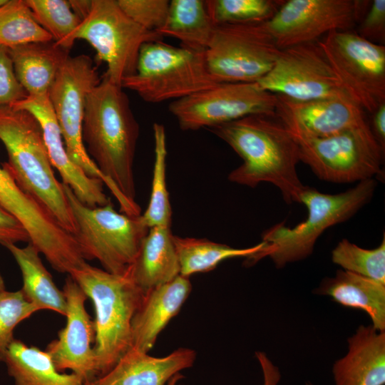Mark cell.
I'll list each match as a JSON object with an SVG mask.
<instances>
[{
  "mask_svg": "<svg viewBox=\"0 0 385 385\" xmlns=\"http://www.w3.org/2000/svg\"><path fill=\"white\" fill-rule=\"evenodd\" d=\"M208 129L243 160L230 173V182L251 188L270 183L287 204L300 203L305 185L297 171L298 145L276 115H247Z\"/></svg>",
  "mask_w": 385,
  "mask_h": 385,
  "instance_id": "obj_1",
  "label": "cell"
},
{
  "mask_svg": "<svg viewBox=\"0 0 385 385\" xmlns=\"http://www.w3.org/2000/svg\"><path fill=\"white\" fill-rule=\"evenodd\" d=\"M138 136L139 125L128 96L104 76L87 96L82 138L101 173L133 203H137L133 162Z\"/></svg>",
  "mask_w": 385,
  "mask_h": 385,
  "instance_id": "obj_2",
  "label": "cell"
},
{
  "mask_svg": "<svg viewBox=\"0 0 385 385\" xmlns=\"http://www.w3.org/2000/svg\"><path fill=\"white\" fill-rule=\"evenodd\" d=\"M0 140L8 162L3 167L20 188L42 205L58 224L74 235L75 220L63 184L56 178L36 118L24 110L0 107Z\"/></svg>",
  "mask_w": 385,
  "mask_h": 385,
  "instance_id": "obj_3",
  "label": "cell"
},
{
  "mask_svg": "<svg viewBox=\"0 0 385 385\" xmlns=\"http://www.w3.org/2000/svg\"><path fill=\"white\" fill-rule=\"evenodd\" d=\"M68 275L93 304V347L99 377L131 348L132 320L145 292L127 272L113 274L87 262Z\"/></svg>",
  "mask_w": 385,
  "mask_h": 385,
  "instance_id": "obj_4",
  "label": "cell"
},
{
  "mask_svg": "<svg viewBox=\"0 0 385 385\" xmlns=\"http://www.w3.org/2000/svg\"><path fill=\"white\" fill-rule=\"evenodd\" d=\"M376 185L375 179H368L338 194L323 193L305 185L300 203L307 207V218L293 227L282 222L267 229L262 235L265 247L247 262L251 265L269 257L281 268L307 257L327 228L349 220L371 199Z\"/></svg>",
  "mask_w": 385,
  "mask_h": 385,
  "instance_id": "obj_5",
  "label": "cell"
},
{
  "mask_svg": "<svg viewBox=\"0 0 385 385\" xmlns=\"http://www.w3.org/2000/svg\"><path fill=\"white\" fill-rule=\"evenodd\" d=\"M62 184L76 223L73 236L83 258L98 260L110 273H125L150 229L142 215L118 212L111 201L103 206H87Z\"/></svg>",
  "mask_w": 385,
  "mask_h": 385,
  "instance_id": "obj_6",
  "label": "cell"
},
{
  "mask_svg": "<svg viewBox=\"0 0 385 385\" xmlns=\"http://www.w3.org/2000/svg\"><path fill=\"white\" fill-rule=\"evenodd\" d=\"M217 83L207 68L205 52L158 41L141 47L135 73L125 78L121 86L155 103L174 101Z\"/></svg>",
  "mask_w": 385,
  "mask_h": 385,
  "instance_id": "obj_7",
  "label": "cell"
},
{
  "mask_svg": "<svg viewBox=\"0 0 385 385\" xmlns=\"http://www.w3.org/2000/svg\"><path fill=\"white\" fill-rule=\"evenodd\" d=\"M101 78L91 58L86 55L68 57L49 89L51 103L69 158L88 176L101 180L111 190L120 207L128 204L101 173L88 155L82 138L86 98Z\"/></svg>",
  "mask_w": 385,
  "mask_h": 385,
  "instance_id": "obj_8",
  "label": "cell"
},
{
  "mask_svg": "<svg viewBox=\"0 0 385 385\" xmlns=\"http://www.w3.org/2000/svg\"><path fill=\"white\" fill-rule=\"evenodd\" d=\"M293 138L298 145L300 161L324 181L361 182L382 172L384 149L368 123L328 137Z\"/></svg>",
  "mask_w": 385,
  "mask_h": 385,
  "instance_id": "obj_9",
  "label": "cell"
},
{
  "mask_svg": "<svg viewBox=\"0 0 385 385\" xmlns=\"http://www.w3.org/2000/svg\"><path fill=\"white\" fill-rule=\"evenodd\" d=\"M73 38L88 42L107 65L104 76L122 87L123 81L136 71L141 47L161 41L163 36L136 24L117 0H92L90 13L81 21Z\"/></svg>",
  "mask_w": 385,
  "mask_h": 385,
  "instance_id": "obj_10",
  "label": "cell"
},
{
  "mask_svg": "<svg viewBox=\"0 0 385 385\" xmlns=\"http://www.w3.org/2000/svg\"><path fill=\"white\" fill-rule=\"evenodd\" d=\"M280 49L265 23L215 25L205 51L218 83L257 82L273 67Z\"/></svg>",
  "mask_w": 385,
  "mask_h": 385,
  "instance_id": "obj_11",
  "label": "cell"
},
{
  "mask_svg": "<svg viewBox=\"0 0 385 385\" xmlns=\"http://www.w3.org/2000/svg\"><path fill=\"white\" fill-rule=\"evenodd\" d=\"M319 46L344 91L364 111L385 102V46L353 31H332Z\"/></svg>",
  "mask_w": 385,
  "mask_h": 385,
  "instance_id": "obj_12",
  "label": "cell"
},
{
  "mask_svg": "<svg viewBox=\"0 0 385 385\" xmlns=\"http://www.w3.org/2000/svg\"><path fill=\"white\" fill-rule=\"evenodd\" d=\"M277 101L257 82L219 83L172 101L168 108L182 130H195L251 115H275Z\"/></svg>",
  "mask_w": 385,
  "mask_h": 385,
  "instance_id": "obj_13",
  "label": "cell"
},
{
  "mask_svg": "<svg viewBox=\"0 0 385 385\" xmlns=\"http://www.w3.org/2000/svg\"><path fill=\"white\" fill-rule=\"evenodd\" d=\"M371 1L288 0L265 22L279 49L314 43L332 31H352Z\"/></svg>",
  "mask_w": 385,
  "mask_h": 385,
  "instance_id": "obj_14",
  "label": "cell"
},
{
  "mask_svg": "<svg viewBox=\"0 0 385 385\" xmlns=\"http://www.w3.org/2000/svg\"><path fill=\"white\" fill-rule=\"evenodd\" d=\"M257 83L268 92L295 101L351 98L317 42L280 49L272 69Z\"/></svg>",
  "mask_w": 385,
  "mask_h": 385,
  "instance_id": "obj_15",
  "label": "cell"
},
{
  "mask_svg": "<svg viewBox=\"0 0 385 385\" xmlns=\"http://www.w3.org/2000/svg\"><path fill=\"white\" fill-rule=\"evenodd\" d=\"M62 290L66 301V324L58 332L57 339L51 341L45 351L59 371L71 370L86 384L98 377L92 346L95 341L93 320L85 307L88 297L68 274Z\"/></svg>",
  "mask_w": 385,
  "mask_h": 385,
  "instance_id": "obj_16",
  "label": "cell"
},
{
  "mask_svg": "<svg viewBox=\"0 0 385 385\" xmlns=\"http://www.w3.org/2000/svg\"><path fill=\"white\" fill-rule=\"evenodd\" d=\"M276 96V116L293 137L324 138L367 123L364 111L351 98L299 101Z\"/></svg>",
  "mask_w": 385,
  "mask_h": 385,
  "instance_id": "obj_17",
  "label": "cell"
},
{
  "mask_svg": "<svg viewBox=\"0 0 385 385\" xmlns=\"http://www.w3.org/2000/svg\"><path fill=\"white\" fill-rule=\"evenodd\" d=\"M11 107L24 110L38 120L51 164L77 198L89 207L103 206L111 200L103 190V183L88 176L69 158L61 131L48 95L29 96Z\"/></svg>",
  "mask_w": 385,
  "mask_h": 385,
  "instance_id": "obj_18",
  "label": "cell"
},
{
  "mask_svg": "<svg viewBox=\"0 0 385 385\" xmlns=\"http://www.w3.org/2000/svg\"><path fill=\"white\" fill-rule=\"evenodd\" d=\"M189 277L173 280L145 293L131 324V347L148 353L159 334L179 312L191 291Z\"/></svg>",
  "mask_w": 385,
  "mask_h": 385,
  "instance_id": "obj_19",
  "label": "cell"
},
{
  "mask_svg": "<svg viewBox=\"0 0 385 385\" xmlns=\"http://www.w3.org/2000/svg\"><path fill=\"white\" fill-rule=\"evenodd\" d=\"M194 350L180 347L163 357L130 348L105 374L84 385H165L181 371L192 366Z\"/></svg>",
  "mask_w": 385,
  "mask_h": 385,
  "instance_id": "obj_20",
  "label": "cell"
},
{
  "mask_svg": "<svg viewBox=\"0 0 385 385\" xmlns=\"http://www.w3.org/2000/svg\"><path fill=\"white\" fill-rule=\"evenodd\" d=\"M333 367L336 385H384L385 331L361 325Z\"/></svg>",
  "mask_w": 385,
  "mask_h": 385,
  "instance_id": "obj_21",
  "label": "cell"
},
{
  "mask_svg": "<svg viewBox=\"0 0 385 385\" xmlns=\"http://www.w3.org/2000/svg\"><path fill=\"white\" fill-rule=\"evenodd\" d=\"M126 272L145 292L180 275L170 227H150Z\"/></svg>",
  "mask_w": 385,
  "mask_h": 385,
  "instance_id": "obj_22",
  "label": "cell"
},
{
  "mask_svg": "<svg viewBox=\"0 0 385 385\" xmlns=\"http://www.w3.org/2000/svg\"><path fill=\"white\" fill-rule=\"evenodd\" d=\"M16 76L29 96L48 95L69 57V50L55 41L34 42L9 49Z\"/></svg>",
  "mask_w": 385,
  "mask_h": 385,
  "instance_id": "obj_23",
  "label": "cell"
},
{
  "mask_svg": "<svg viewBox=\"0 0 385 385\" xmlns=\"http://www.w3.org/2000/svg\"><path fill=\"white\" fill-rule=\"evenodd\" d=\"M316 292L344 307L364 310L376 330L385 331V284L342 270L324 279Z\"/></svg>",
  "mask_w": 385,
  "mask_h": 385,
  "instance_id": "obj_24",
  "label": "cell"
},
{
  "mask_svg": "<svg viewBox=\"0 0 385 385\" xmlns=\"http://www.w3.org/2000/svg\"><path fill=\"white\" fill-rule=\"evenodd\" d=\"M0 361L15 385H84L83 379L71 372L59 371L50 355L34 346L14 339L3 351Z\"/></svg>",
  "mask_w": 385,
  "mask_h": 385,
  "instance_id": "obj_25",
  "label": "cell"
},
{
  "mask_svg": "<svg viewBox=\"0 0 385 385\" xmlns=\"http://www.w3.org/2000/svg\"><path fill=\"white\" fill-rule=\"evenodd\" d=\"M16 260L22 275L25 298L39 310L49 309L65 316L66 301L63 290L56 285L43 265L39 252L31 243L26 247L10 244L5 247Z\"/></svg>",
  "mask_w": 385,
  "mask_h": 385,
  "instance_id": "obj_26",
  "label": "cell"
},
{
  "mask_svg": "<svg viewBox=\"0 0 385 385\" xmlns=\"http://www.w3.org/2000/svg\"><path fill=\"white\" fill-rule=\"evenodd\" d=\"M215 24L203 0H172L165 25L158 31L163 37L178 39L181 47L204 53Z\"/></svg>",
  "mask_w": 385,
  "mask_h": 385,
  "instance_id": "obj_27",
  "label": "cell"
},
{
  "mask_svg": "<svg viewBox=\"0 0 385 385\" xmlns=\"http://www.w3.org/2000/svg\"><path fill=\"white\" fill-rule=\"evenodd\" d=\"M180 274L190 275L214 270L221 262L235 257L250 259L266 246L264 241L247 248H235L205 238L181 237L173 235Z\"/></svg>",
  "mask_w": 385,
  "mask_h": 385,
  "instance_id": "obj_28",
  "label": "cell"
},
{
  "mask_svg": "<svg viewBox=\"0 0 385 385\" xmlns=\"http://www.w3.org/2000/svg\"><path fill=\"white\" fill-rule=\"evenodd\" d=\"M154 164L148 205L142 215L149 227H170L172 210L166 185V135L163 125L154 123Z\"/></svg>",
  "mask_w": 385,
  "mask_h": 385,
  "instance_id": "obj_29",
  "label": "cell"
},
{
  "mask_svg": "<svg viewBox=\"0 0 385 385\" xmlns=\"http://www.w3.org/2000/svg\"><path fill=\"white\" fill-rule=\"evenodd\" d=\"M51 41V36L36 21L25 0H9L0 8L1 46L11 49Z\"/></svg>",
  "mask_w": 385,
  "mask_h": 385,
  "instance_id": "obj_30",
  "label": "cell"
},
{
  "mask_svg": "<svg viewBox=\"0 0 385 385\" xmlns=\"http://www.w3.org/2000/svg\"><path fill=\"white\" fill-rule=\"evenodd\" d=\"M34 19L58 45L70 50L81 20L67 0H25Z\"/></svg>",
  "mask_w": 385,
  "mask_h": 385,
  "instance_id": "obj_31",
  "label": "cell"
},
{
  "mask_svg": "<svg viewBox=\"0 0 385 385\" xmlns=\"http://www.w3.org/2000/svg\"><path fill=\"white\" fill-rule=\"evenodd\" d=\"M282 0H206L208 14L215 25L260 24L270 20Z\"/></svg>",
  "mask_w": 385,
  "mask_h": 385,
  "instance_id": "obj_32",
  "label": "cell"
},
{
  "mask_svg": "<svg viewBox=\"0 0 385 385\" xmlns=\"http://www.w3.org/2000/svg\"><path fill=\"white\" fill-rule=\"evenodd\" d=\"M332 260L344 270L385 284V237L376 248H361L346 239L332 252Z\"/></svg>",
  "mask_w": 385,
  "mask_h": 385,
  "instance_id": "obj_33",
  "label": "cell"
},
{
  "mask_svg": "<svg viewBox=\"0 0 385 385\" xmlns=\"http://www.w3.org/2000/svg\"><path fill=\"white\" fill-rule=\"evenodd\" d=\"M38 311L39 309L25 298L21 289H5L0 293V352L14 339L16 327Z\"/></svg>",
  "mask_w": 385,
  "mask_h": 385,
  "instance_id": "obj_34",
  "label": "cell"
},
{
  "mask_svg": "<svg viewBox=\"0 0 385 385\" xmlns=\"http://www.w3.org/2000/svg\"><path fill=\"white\" fill-rule=\"evenodd\" d=\"M0 206L24 225L33 222L41 212L40 204L20 188L3 166L0 167Z\"/></svg>",
  "mask_w": 385,
  "mask_h": 385,
  "instance_id": "obj_35",
  "label": "cell"
},
{
  "mask_svg": "<svg viewBox=\"0 0 385 385\" xmlns=\"http://www.w3.org/2000/svg\"><path fill=\"white\" fill-rule=\"evenodd\" d=\"M168 0H117L124 13L143 28L158 32L165 24Z\"/></svg>",
  "mask_w": 385,
  "mask_h": 385,
  "instance_id": "obj_36",
  "label": "cell"
},
{
  "mask_svg": "<svg viewBox=\"0 0 385 385\" xmlns=\"http://www.w3.org/2000/svg\"><path fill=\"white\" fill-rule=\"evenodd\" d=\"M27 96L16 76L9 49L0 45V107L11 106Z\"/></svg>",
  "mask_w": 385,
  "mask_h": 385,
  "instance_id": "obj_37",
  "label": "cell"
},
{
  "mask_svg": "<svg viewBox=\"0 0 385 385\" xmlns=\"http://www.w3.org/2000/svg\"><path fill=\"white\" fill-rule=\"evenodd\" d=\"M356 34L374 43L384 45L385 40V0H374L358 24Z\"/></svg>",
  "mask_w": 385,
  "mask_h": 385,
  "instance_id": "obj_38",
  "label": "cell"
},
{
  "mask_svg": "<svg viewBox=\"0 0 385 385\" xmlns=\"http://www.w3.org/2000/svg\"><path fill=\"white\" fill-rule=\"evenodd\" d=\"M20 242H30L26 230L17 218L0 206V245L6 247Z\"/></svg>",
  "mask_w": 385,
  "mask_h": 385,
  "instance_id": "obj_39",
  "label": "cell"
},
{
  "mask_svg": "<svg viewBox=\"0 0 385 385\" xmlns=\"http://www.w3.org/2000/svg\"><path fill=\"white\" fill-rule=\"evenodd\" d=\"M255 355L263 373V385H277L280 379L278 368L272 363L264 352L257 351Z\"/></svg>",
  "mask_w": 385,
  "mask_h": 385,
  "instance_id": "obj_40",
  "label": "cell"
},
{
  "mask_svg": "<svg viewBox=\"0 0 385 385\" xmlns=\"http://www.w3.org/2000/svg\"><path fill=\"white\" fill-rule=\"evenodd\" d=\"M371 130L380 145L385 148V102L372 113Z\"/></svg>",
  "mask_w": 385,
  "mask_h": 385,
  "instance_id": "obj_41",
  "label": "cell"
},
{
  "mask_svg": "<svg viewBox=\"0 0 385 385\" xmlns=\"http://www.w3.org/2000/svg\"><path fill=\"white\" fill-rule=\"evenodd\" d=\"M73 11L82 21L90 13L92 0H69Z\"/></svg>",
  "mask_w": 385,
  "mask_h": 385,
  "instance_id": "obj_42",
  "label": "cell"
},
{
  "mask_svg": "<svg viewBox=\"0 0 385 385\" xmlns=\"http://www.w3.org/2000/svg\"><path fill=\"white\" fill-rule=\"evenodd\" d=\"M5 290V284L2 275L0 273V293Z\"/></svg>",
  "mask_w": 385,
  "mask_h": 385,
  "instance_id": "obj_43",
  "label": "cell"
},
{
  "mask_svg": "<svg viewBox=\"0 0 385 385\" xmlns=\"http://www.w3.org/2000/svg\"><path fill=\"white\" fill-rule=\"evenodd\" d=\"M8 1L9 0H0V8L5 5Z\"/></svg>",
  "mask_w": 385,
  "mask_h": 385,
  "instance_id": "obj_44",
  "label": "cell"
},
{
  "mask_svg": "<svg viewBox=\"0 0 385 385\" xmlns=\"http://www.w3.org/2000/svg\"><path fill=\"white\" fill-rule=\"evenodd\" d=\"M307 385H312V384H307Z\"/></svg>",
  "mask_w": 385,
  "mask_h": 385,
  "instance_id": "obj_45",
  "label": "cell"
}]
</instances>
